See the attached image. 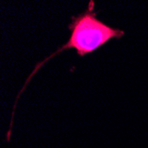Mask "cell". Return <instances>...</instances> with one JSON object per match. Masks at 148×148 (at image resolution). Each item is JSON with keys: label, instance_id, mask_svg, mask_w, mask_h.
I'll return each mask as SVG.
<instances>
[{"label": "cell", "instance_id": "obj_1", "mask_svg": "<svg viewBox=\"0 0 148 148\" xmlns=\"http://www.w3.org/2000/svg\"><path fill=\"white\" fill-rule=\"evenodd\" d=\"M94 1H90L88 5V8L85 12L80 13L76 16H72L71 23L69 25V29L71 31V36L69 41L65 45L58 48L50 56L46 57L44 60L40 61L36 64L34 70L30 74V75L27 79L26 83L20 90L19 95L16 98L15 104L13 108L15 109L18 99L21 94L24 90L26 85L29 83V80L36 74V72L41 68L47 60H51L55 55L59 54L60 52L66 49L75 48L77 51V54L83 57L88 53H91L94 51L98 50L102 45H106L107 42L114 38H121L124 36V31L120 29H115L113 27L106 25L100 20H99L97 16V12H94ZM13 109V114H14Z\"/></svg>", "mask_w": 148, "mask_h": 148}]
</instances>
